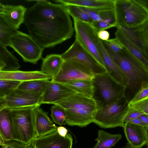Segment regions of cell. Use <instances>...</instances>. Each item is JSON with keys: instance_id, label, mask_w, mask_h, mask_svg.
I'll return each instance as SVG.
<instances>
[{"instance_id": "6da1fadb", "label": "cell", "mask_w": 148, "mask_h": 148, "mask_svg": "<svg viewBox=\"0 0 148 148\" xmlns=\"http://www.w3.org/2000/svg\"><path fill=\"white\" fill-rule=\"evenodd\" d=\"M70 16L64 5L45 0L27 8L24 23L29 35L44 49L71 38L74 29Z\"/></svg>"}, {"instance_id": "7a4b0ae2", "label": "cell", "mask_w": 148, "mask_h": 148, "mask_svg": "<svg viewBox=\"0 0 148 148\" xmlns=\"http://www.w3.org/2000/svg\"><path fill=\"white\" fill-rule=\"evenodd\" d=\"M58 105L65 110L66 124L81 127H86L93 122L94 117L102 107L99 101L93 97L77 93L60 101Z\"/></svg>"}, {"instance_id": "3957f363", "label": "cell", "mask_w": 148, "mask_h": 148, "mask_svg": "<svg viewBox=\"0 0 148 148\" xmlns=\"http://www.w3.org/2000/svg\"><path fill=\"white\" fill-rule=\"evenodd\" d=\"M105 47L125 74L127 88L136 93L141 88L148 87V70L127 49L124 47L121 52L117 53Z\"/></svg>"}, {"instance_id": "277c9868", "label": "cell", "mask_w": 148, "mask_h": 148, "mask_svg": "<svg viewBox=\"0 0 148 148\" xmlns=\"http://www.w3.org/2000/svg\"><path fill=\"white\" fill-rule=\"evenodd\" d=\"M129 102L125 95L105 106L98 111L93 120L100 127H123L124 120L130 110Z\"/></svg>"}, {"instance_id": "5b68a950", "label": "cell", "mask_w": 148, "mask_h": 148, "mask_svg": "<svg viewBox=\"0 0 148 148\" xmlns=\"http://www.w3.org/2000/svg\"><path fill=\"white\" fill-rule=\"evenodd\" d=\"M35 107L10 109L13 140L29 145L32 144L33 140L37 137L33 113Z\"/></svg>"}, {"instance_id": "8992f818", "label": "cell", "mask_w": 148, "mask_h": 148, "mask_svg": "<svg viewBox=\"0 0 148 148\" xmlns=\"http://www.w3.org/2000/svg\"><path fill=\"white\" fill-rule=\"evenodd\" d=\"M114 2L116 27H133L148 19L147 11L134 0H114Z\"/></svg>"}, {"instance_id": "52a82bcc", "label": "cell", "mask_w": 148, "mask_h": 148, "mask_svg": "<svg viewBox=\"0 0 148 148\" xmlns=\"http://www.w3.org/2000/svg\"><path fill=\"white\" fill-rule=\"evenodd\" d=\"M92 81L95 88L93 97L103 106L125 95L127 88L117 82L107 72L95 75Z\"/></svg>"}, {"instance_id": "ba28073f", "label": "cell", "mask_w": 148, "mask_h": 148, "mask_svg": "<svg viewBox=\"0 0 148 148\" xmlns=\"http://www.w3.org/2000/svg\"><path fill=\"white\" fill-rule=\"evenodd\" d=\"M10 47L22 58L23 61L34 64L42 58L44 49L29 35L18 31L10 38Z\"/></svg>"}, {"instance_id": "9c48e42d", "label": "cell", "mask_w": 148, "mask_h": 148, "mask_svg": "<svg viewBox=\"0 0 148 148\" xmlns=\"http://www.w3.org/2000/svg\"><path fill=\"white\" fill-rule=\"evenodd\" d=\"M73 20L75 40L105 69L97 47L99 39L97 36V32L91 24L76 19Z\"/></svg>"}, {"instance_id": "30bf717a", "label": "cell", "mask_w": 148, "mask_h": 148, "mask_svg": "<svg viewBox=\"0 0 148 148\" xmlns=\"http://www.w3.org/2000/svg\"><path fill=\"white\" fill-rule=\"evenodd\" d=\"M61 55L64 61H74L83 64L90 69L95 75L107 72L96 59L76 40Z\"/></svg>"}, {"instance_id": "8fae6325", "label": "cell", "mask_w": 148, "mask_h": 148, "mask_svg": "<svg viewBox=\"0 0 148 148\" xmlns=\"http://www.w3.org/2000/svg\"><path fill=\"white\" fill-rule=\"evenodd\" d=\"M43 94L17 88L3 98H0V110L40 106Z\"/></svg>"}, {"instance_id": "7c38bea8", "label": "cell", "mask_w": 148, "mask_h": 148, "mask_svg": "<svg viewBox=\"0 0 148 148\" xmlns=\"http://www.w3.org/2000/svg\"><path fill=\"white\" fill-rule=\"evenodd\" d=\"M95 75L84 65L77 62L65 61L56 76L52 81L62 83L77 80H92Z\"/></svg>"}, {"instance_id": "4fadbf2b", "label": "cell", "mask_w": 148, "mask_h": 148, "mask_svg": "<svg viewBox=\"0 0 148 148\" xmlns=\"http://www.w3.org/2000/svg\"><path fill=\"white\" fill-rule=\"evenodd\" d=\"M73 138L67 133L65 137L60 135L57 130L45 135L38 136L32 141L34 148H71Z\"/></svg>"}, {"instance_id": "5bb4252c", "label": "cell", "mask_w": 148, "mask_h": 148, "mask_svg": "<svg viewBox=\"0 0 148 148\" xmlns=\"http://www.w3.org/2000/svg\"><path fill=\"white\" fill-rule=\"evenodd\" d=\"M77 93L61 83L49 80L40 100L39 104H54Z\"/></svg>"}, {"instance_id": "9a60e30c", "label": "cell", "mask_w": 148, "mask_h": 148, "mask_svg": "<svg viewBox=\"0 0 148 148\" xmlns=\"http://www.w3.org/2000/svg\"><path fill=\"white\" fill-rule=\"evenodd\" d=\"M145 22L133 27L123 26L116 27L140 50L148 60V36L146 31Z\"/></svg>"}, {"instance_id": "2e32d148", "label": "cell", "mask_w": 148, "mask_h": 148, "mask_svg": "<svg viewBox=\"0 0 148 148\" xmlns=\"http://www.w3.org/2000/svg\"><path fill=\"white\" fill-rule=\"evenodd\" d=\"M97 47L107 72L117 82L127 88L128 84L125 74L109 53L102 41L99 39Z\"/></svg>"}, {"instance_id": "e0dca14e", "label": "cell", "mask_w": 148, "mask_h": 148, "mask_svg": "<svg viewBox=\"0 0 148 148\" xmlns=\"http://www.w3.org/2000/svg\"><path fill=\"white\" fill-rule=\"evenodd\" d=\"M27 8L20 5H14L0 4V15L14 28L18 29L24 23Z\"/></svg>"}, {"instance_id": "ac0fdd59", "label": "cell", "mask_w": 148, "mask_h": 148, "mask_svg": "<svg viewBox=\"0 0 148 148\" xmlns=\"http://www.w3.org/2000/svg\"><path fill=\"white\" fill-rule=\"evenodd\" d=\"M34 120L37 137L51 132L57 130L47 112L40 106L35 107L33 110Z\"/></svg>"}, {"instance_id": "d6986e66", "label": "cell", "mask_w": 148, "mask_h": 148, "mask_svg": "<svg viewBox=\"0 0 148 148\" xmlns=\"http://www.w3.org/2000/svg\"><path fill=\"white\" fill-rule=\"evenodd\" d=\"M52 78L41 71H0V79L10 80L22 82L33 80H49Z\"/></svg>"}, {"instance_id": "ffe728a7", "label": "cell", "mask_w": 148, "mask_h": 148, "mask_svg": "<svg viewBox=\"0 0 148 148\" xmlns=\"http://www.w3.org/2000/svg\"><path fill=\"white\" fill-rule=\"evenodd\" d=\"M66 6L73 5L98 11L114 9V0H56L55 1Z\"/></svg>"}, {"instance_id": "44dd1931", "label": "cell", "mask_w": 148, "mask_h": 148, "mask_svg": "<svg viewBox=\"0 0 148 148\" xmlns=\"http://www.w3.org/2000/svg\"><path fill=\"white\" fill-rule=\"evenodd\" d=\"M123 127L127 140L131 145L141 148L145 145L147 138L144 127L125 123Z\"/></svg>"}, {"instance_id": "7402d4cb", "label": "cell", "mask_w": 148, "mask_h": 148, "mask_svg": "<svg viewBox=\"0 0 148 148\" xmlns=\"http://www.w3.org/2000/svg\"><path fill=\"white\" fill-rule=\"evenodd\" d=\"M41 71L54 78L59 72L64 61L61 55L51 54L42 58Z\"/></svg>"}, {"instance_id": "603a6c76", "label": "cell", "mask_w": 148, "mask_h": 148, "mask_svg": "<svg viewBox=\"0 0 148 148\" xmlns=\"http://www.w3.org/2000/svg\"><path fill=\"white\" fill-rule=\"evenodd\" d=\"M19 60L6 47L0 45V71H12L18 70L21 66Z\"/></svg>"}, {"instance_id": "cb8c5ba5", "label": "cell", "mask_w": 148, "mask_h": 148, "mask_svg": "<svg viewBox=\"0 0 148 148\" xmlns=\"http://www.w3.org/2000/svg\"><path fill=\"white\" fill-rule=\"evenodd\" d=\"M115 38L135 58L148 70V60L140 50L118 29L115 32Z\"/></svg>"}, {"instance_id": "d4e9b609", "label": "cell", "mask_w": 148, "mask_h": 148, "mask_svg": "<svg viewBox=\"0 0 148 148\" xmlns=\"http://www.w3.org/2000/svg\"><path fill=\"white\" fill-rule=\"evenodd\" d=\"M61 84L78 93L90 97L94 96L95 88L92 80H73Z\"/></svg>"}, {"instance_id": "484cf974", "label": "cell", "mask_w": 148, "mask_h": 148, "mask_svg": "<svg viewBox=\"0 0 148 148\" xmlns=\"http://www.w3.org/2000/svg\"><path fill=\"white\" fill-rule=\"evenodd\" d=\"M10 109L0 110V135L5 141L13 140L12 124Z\"/></svg>"}, {"instance_id": "4316f807", "label": "cell", "mask_w": 148, "mask_h": 148, "mask_svg": "<svg viewBox=\"0 0 148 148\" xmlns=\"http://www.w3.org/2000/svg\"><path fill=\"white\" fill-rule=\"evenodd\" d=\"M120 134H112L103 130H99L97 142L92 148H110L114 146L122 138Z\"/></svg>"}, {"instance_id": "83f0119b", "label": "cell", "mask_w": 148, "mask_h": 148, "mask_svg": "<svg viewBox=\"0 0 148 148\" xmlns=\"http://www.w3.org/2000/svg\"><path fill=\"white\" fill-rule=\"evenodd\" d=\"M18 31L9 24L0 15V45L7 47L10 46L11 37Z\"/></svg>"}, {"instance_id": "f1b7e54d", "label": "cell", "mask_w": 148, "mask_h": 148, "mask_svg": "<svg viewBox=\"0 0 148 148\" xmlns=\"http://www.w3.org/2000/svg\"><path fill=\"white\" fill-rule=\"evenodd\" d=\"M48 81L37 80L22 82L18 88L43 94Z\"/></svg>"}, {"instance_id": "f546056e", "label": "cell", "mask_w": 148, "mask_h": 148, "mask_svg": "<svg viewBox=\"0 0 148 148\" xmlns=\"http://www.w3.org/2000/svg\"><path fill=\"white\" fill-rule=\"evenodd\" d=\"M65 6L69 15L73 18V19H76L91 24L93 22L88 15L81 10L79 7L73 5Z\"/></svg>"}, {"instance_id": "4dcf8cb0", "label": "cell", "mask_w": 148, "mask_h": 148, "mask_svg": "<svg viewBox=\"0 0 148 148\" xmlns=\"http://www.w3.org/2000/svg\"><path fill=\"white\" fill-rule=\"evenodd\" d=\"M22 82L0 79V98H3L18 88Z\"/></svg>"}, {"instance_id": "1f68e13d", "label": "cell", "mask_w": 148, "mask_h": 148, "mask_svg": "<svg viewBox=\"0 0 148 148\" xmlns=\"http://www.w3.org/2000/svg\"><path fill=\"white\" fill-rule=\"evenodd\" d=\"M51 116L53 121L59 125L66 124L65 122L66 114L65 110L61 106L54 104L51 108Z\"/></svg>"}, {"instance_id": "d6a6232c", "label": "cell", "mask_w": 148, "mask_h": 148, "mask_svg": "<svg viewBox=\"0 0 148 148\" xmlns=\"http://www.w3.org/2000/svg\"><path fill=\"white\" fill-rule=\"evenodd\" d=\"M129 105L130 108L129 112L136 111L146 115L148 114V96L136 102L129 103Z\"/></svg>"}, {"instance_id": "836d02e7", "label": "cell", "mask_w": 148, "mask_h": 148, "mask_svg": "<svg viewBox=\"0 0 148 148\" xmlns=\"http://www.w3.org/2000/svg\"><path fill=\"white\" fill-rule=\"evenodd\" d=\"M99 14L102 21L116 26V21L114 9L99 12Z\"/></svg>"}, {"instance_id": "e575fe53", "label": "cell", "mask_w": 148, "mask_h": 148, "mask_svg": "<svg viewBox=\"0 0 148 148\" xmlns=\"http://www.w3.org/2000/svg\"><path fill=\"white\" fill-rule=\"evenodd\" d=\"M102 41L105 46L115 53L121 52L124 48L122 44L116 38Z\"/></svg>"}, {"instance_id": "d590c367", "label": "cell", "mask_w": 148, "mask_h": 148, "mask_svg": "<svg viewBox=\"0 0 148 148\" xmlns=\"http://www.w3.org/2000/svg\"><path fill=\"white\" fill-rule=\"evenodd\" d=\"M1 148H34L32 145H26L18 140H12L5 141V144Z\"/></svg>"}, {"instance_id": "8d00e7d4", "label": "cell", "mask_w": 148, "mask_h": 148, "mask_svg": "<svg viewBox=\"0 0 148 148\" xmlns=\"http://www.w3.org/2000/svg\"><path fill=\"white\" fill-rule=\"evenodd\" d=\"M92 25L97 32L111 28L115 26L112 24L107 23L103 21H94L91 24Z\"/></svg>"}, {"instance_id": "74e56055", "label": "cell", "mask_w": 148, "mask_h": 148, "mask_svg": "<svg viewBox=\"0 0 148 148\" xmlns=\"http://www.w3.org/2000/svg\"><path fill=\"white\" fill-rule=\"evenodd\" d=\"M148 96V87L141 88L136 94L134 96L129 102L133 103Z\"/></svg>"}, {"instance_id": "f35d334b", "label": "cell", "mask_w": 148, "mask_h": 148, "mask_svg": "<svg viewBox=\"0 0 148 148\" xmlns=\"http://www.w3.org/2000/svg\"><path fill=\"white\" fill-rule=\"evenodd\" d=\"M79 7L81 10L86 13L93 21H102L99 15V11L84 7Z\"/></svg>"}, {"instance_id": "ab89813d", "label": "cell", "mask_w": 148, "mask_h": 148, "mask_svg": "<svg viewBox=\"0 0 148 148\" xmlns=\"http://www.w3.org/2000/svg\"><path fill=\"white\" fill-rule=\"evenodd\" d=\"M98 38L102 41H106L109 39L110 34L106 30H100L97 32Z\"/></svg>"}, {"instance_id": "60d3db41", "label": "cell", "mask_w": 148, "mask_h": 148, "mask_svg": "<svg viewBox=\"0 0 148 148\" xmlns=\"http://www.w3.org/2000/svg\"><path fill=\"white\" fill-rule=\"evenodd\" d=\"M144 114L142 112L136 111L131 112L127 115L125 119L124 122L126 121L138 118L140 116Z\"/></svg>"}, {"instance_id": "b9f144b4", "label": "cell", "mask_w": 148, "mask_h": 148, "mask_svg": "<svg viewBox=\"0 0 148 148\" xmlns=\"http://www.w3.org/2000/svg\"><path fill=\"white\" fill-rule=\"evenodd\" d=\"M124 122L140 126L143 127H145L147 126V125L142 121L138 118L126 121H124Z\"/></svg>"}, {"instance_id": "7bdbcfd3", "label": "cell", "mask_w": 148, "mask_h": 148, "mask_svg": "<svg viewBox=\"0 0 148 148\" xmlns=\"http://www.w3.org/2000/svg\"><path fill=\"white\" fill-rule=\"evenodd\" d=\"M141 5L148 13V0H134Z\"/></svg>"}, {"instance_id": "ee69618b", "label": "cell", "mask_w": 148, "mask_h": 148, "mask_svg": "<svg viewBox=\"0 0 148 148\" xmlns=\"http://www.w3.org/2000/svg\"><path fill=\"white\" fill-rule=\"evenodd\" d=\"M57 130L59 134L63 137H65L68 132L66 128L62 126L57 127Z\"/></svg>"}, {"instance_id": "f6af8a7d", "label": "cell", "mask_w": 148, "mask_h": 148, "mask_svg": "<svg viewBox=\"0 0 148 148\" xmlns=\"http://www.w3.org/2000/svg\"><path fill=\"white\" fill-rule=\"evenodd\" d=\"M138 118L148 126V118L146 115L144 114L140 116Z\"/></svg>"}, {"instance_id": "bcb514c9", "label": "cell", "mask_w": 148, "mask_h": 148, "mask_svg": "<svg viewBox=\"0 0 148 148\" xmlns=\"http://www.w3.org/2000/svg\"><path fill=\"white\" fill-rule=\"evenodd\" d=\"M5 143V141L2 136L0 135V145L1 146L4 145Z\"/></svg>"}, {"instance_id": "7dc6e473", "label": "cell", "mask_w": 148, "mask_h": 148, "mask_svg": "<svg viewBox=\"0 0 148 148\" xmlns=\"http://www.w3.org/2000/svg\"><path fill=\"white\" fill-rule=\"evenodd\" d=\"M124 148H141V147H136L131 145L128 142Z\"/></svg>"}, {"instance_id": "c3c4849f", "label": "cell", "mask_w": 148, "mask_h": 148, "mask_svg": "<svg viewBox=\"0 0 148 148\" xmlns=\"http://www.w3.org/2000/svg\"><path fill=\"white\" fill-rule=\"evenodd\" d=\"M144 127L145 130L147 138V141L146 144H148V126Z\"/></svg>"}, {"instance_id": "681fc988", "label": "cell", "mask_w": 148, "mask_h": 148, "mask_svg": "<svg viewBox=\"0 0 148 148\" xmlns=\"http://www.w3.org/2000/svg\"><path fill=\"white\" fill-rule=\"evenodd\" d=\"M145 23L146 31L148 36V19L146 21Z\"/></svg>"}, {"instance_id": "f907efd6", "label": "cell", "mask_w": 148, "mask_h": 148, "mask_svg": "<svg viewBox=\"0 0 148 148\" xmlns=\"http://www.w3.org/2000/svg\"><path fill=\"white\" fill-rule=\"evenodd\" d=\"M146 146L147 148H148V144H145V145Z\"/></svg>"}, {"instance_id": "816d5d0a", "label": "cell", "mask_w": 148, "mask_h": 148, "mask_svg": "<svg viewBox=\"0 0 148 148\" xmlns=\"http://www.w3.org/2000/svg\"><path fill=\"white\" fill-rule=\"evenodd\" d=\"M146 115L147 116V117L148 118V114H147Z\"/></svg>"}, {"instance_id": "f5cc1de1", "label": "cell", "mask_w": 148, "mask_h": 148, "mask_svg": "<svg viewBox=\"0 0 148 148\" xmlns=\"http://www.w3.org/2000/svg\"></svg>"}]
</instances>
